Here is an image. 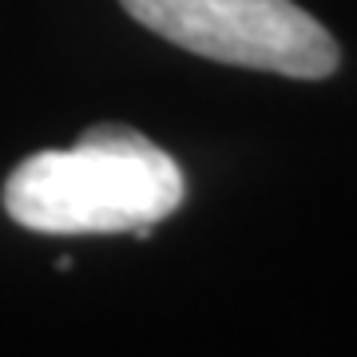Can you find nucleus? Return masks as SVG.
<instances>
[{
	"label": "nucleus",
	"instance_id": "nucleus-1",
	"mask_svg": "<svg viewBox=\"0 0 357 357\" xmlns=\"http://www.w3.org/2000/svg\"><path fill=\"white\" fill-rule=\"evenodd\" d=\"M187 178L163 147L103 123L60 151H36L4 183V211L36 234H139L175 215Z\"/></svg>",
	"mask_w": 357,
	"mask_h": 357
},
{
	"label": "nucleus",
	"instance_id": "nucleus-2",
	"mask_svg": "<svg viewBox=\"0 0 357 357\" xmlns=\"http://www.w3.org/2000/svg\"><path fill=\"white\" fill-rule=\"evenodd\" d=\"M143 28L218 64L326 79L342 52L294 0H119Z\"/></svg>",
	"mask_w": 357,
	"mask_h": 357
}]
</instances>
